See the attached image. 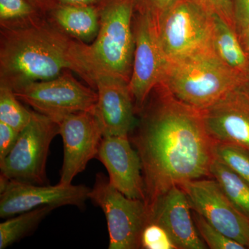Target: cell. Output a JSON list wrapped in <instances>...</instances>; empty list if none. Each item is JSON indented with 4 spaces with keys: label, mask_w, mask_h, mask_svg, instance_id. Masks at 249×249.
<instances>
[{
    "label": "cell",
    "mask_w": 249,
    "mask_h": 249,
    "mask_svg": "<svg viewBox=\"0 0 249 249\" xmlns=\"http://www.w3.org/2000/svg\"><path fill=\"white\" fill-rule=\"evenodd\" d=\"M155 89V96H149L141 109L140 121L129 138L142 160L147 209L172 187L211 176L214 158L213 141L201 111L160 85Z\"/></svg>",
    "instance_id": "obj_1"
},
{
    "label": "cell",
    "mask_w": 249,
    "mask_h": 249,
    "mask_svg": "<svg viewBox=\"0 0 249 249\" xmlns=\"http://www.w3.org/2000/svg\"><path fill=\"white\" fill-rule=\"evenodd\" d=\"M87 47L48 17L19 27L1 28L0 83L16 89L71 71L96 90Z\"/></svg>",
    "instance_id": "obj_2"
},
{
    "label": "cell",
    "mask_w": 249,
    "mask_h": 249,
    "mask_svg": "<svg viewBox=\"0 0 249 249\" xmlns=\"http://www.w3.org/2000/svg\"><path fill=\"white\" fill-rule=\"evenodd\" d=\"M245 78L220 60L214 50L167 60L160 86L178 101L202 111L242 84Z\"/></svg>",
    "instance_id": "obj_3"
},
{
    "label": "cell",
    "mask_w": 249,
    "mask_h": 249,
    "mask_svg": "<svg viewBox=\"0 0 249 249\" xmlns=\"http://www.w3.org/2000/svg\"><path fill=\"white\" fill-rule=\"evenodd\" d=\"M97 8L99 31L91 45L87 47L95 76L104 73L129 82L135 48L132 27L134 0H102Z\"/></svg>",
    "instance_id": "obj_4"
},
{
    "label": "cell",
    "mask_w": 249,
    "mask_h": 249,
    "mask_svg": "<svg viewBox=\"0 0 249 249\" xmlns=\"http://www.w3.org/2000/svg\"><path fill=\"white\" fill-rule=\"evenodd\" d=\"M156 24L168 61L213 50V14L196 0H175Z\"/></svg>",
    "instance_id": "obj_5"
},
{
    "label": "cell",
    "mask_w": 249,
    "mask_h": 249,
    "mask_svg": "<svg viewBox=\"0 0 249 249\" xmlns=\"http://www.w3.org/2000/svg\"><path fill=\"white\" fill-rule=\"evenodd\" d=\"M59 134L58 124L34 109L29 124L19 132L9 155L0 161L1 179L46 185L47 157L52 141Z\"/></svg>",
    "instance_id": "obj_6"
},
{
    "label": "cell",
    "mask_w": 249,
    "mask_h": 249,
    "mask_svg": "<svg viewBox=\"0 0 249 249\" xmlns=\"http://www.w3.org/2000/svg\"><path fill=\"white\" fill-rule=\"evenodd\" d=\"M89 199L101 208L106 215L109 249H141L142 232L149 222L145 201L124 196L101 173L96 175Z\"/></svg>",
    "instance_id": "obj_7"
},
{
    "label": "cell",
    "mask_w": 249,
    "mask_h": 249,
    "mask_svg": "<svg viewBox=\"0 0 249 249\" xmlns=\"http://www.w3.org/2000/svg\"><path fill=\"white\" fill-rule=\"evenodd\" d=\"M66 71L60 76L43 81L34 82L14 89L18 99L58 123L69 114L93 111L97 91L82 84Z\"/></svg>",
    "instance_id": "obj_8"
},
{
    "label": "cell",
    "mask_w": 249,
    "mask_h": 249,
    "mask_svg": "<svg viewBox=\"0 0 249 249\" xmlns=\"http://www.w3.org/2000/svg\"><path fill=\"white\" fill-rule=\"evenodd\" d=\"M192 210L229 238L249 249V219L238 211L214 178H201L178 185Z\"/></svg>",
    "instance_id": "obj_9"
},
{
    "label": "cell",
    "mask_w": 249,
    "mask_h": 249,
    "mask_svg": "<svg viewBox=\"0 0 249 249\" xmlns=\"http://www.w3.org/2000/svg\"><path fill=\"white\" fill-rule=\"evenodd\" d=\"M134 35L135 48L129 87L135 107L141 110L152 91L160 85L167 60L152 16L137 13Z\"/></svg>",
    "instance_id": "obj_10"
},
{
    "label": "cell",
    "mask_w": 249,
    "mask_h": 249,
    "mask_svg": "<svg viewBox=\"0 0 249 249\" xmlns=\"http://www.w3.org/2000/svg\"><path fill=\"white\" fill-rule=\"evenodd\" d=\"M58 124L64 150L58 184L67 186L96 158L103 134L94 110L69 114Z\"/></svg>",
    "instance_id": "obj_11"
},
{
    "label": "cell",
    "mask_w": 249,
    "mask_h": 249,
    "mask_svg": "<svg viewBox=\"0 0 249 249\" xmlns=\"http://www.w3.org/2000/svg\"><path fill=\"white\" fill-rule=\"evenodd\" d=\"M90 190L83 185L47 186L10 180L0 191V217L6 219L45 206L81 208L89 199Z\"/></svg>",
    "instance_id": "obj_12"
},
{
    "label": "cell",
    "mask_w": 249,
    "mask_h": 249,
    "mask_svg": "<svg viewBox=\"0 0 249 249\" xmlns=\"http://www.w3.org/2000/svg\"><path fill=\"white\" fill-rule=\"evenodd\" d=\"M95 85L98 99L94 114L103 137L129 136L136 125L135 106L129 82L119 77L97 73Z\"/></svg>",
    "instance_id": "obj_13"
},
{
    "label": "cell",
    "mask_w": 249,
    "mask_h": 249,
    "mask_svg": "<svg viewBox=\"0 0 249 249\" xmlns=\"http://www.w3.org/2000/svg\"><path fill=\"white\" fill-rule=\"evenodd\" d=\"M96 158L106 167L111 186L127 197L145 201L142 160L129 136L103 137Z\"/></svg>",
    "instance_id": "obj_14"
},
{
    "label": "cell",
    "mask_w": 249,
    "mask_h": 249,
    "mask_svg": "<svg viewBox=\"0 0 249 249\" xmlns=\"http://www.w3.org/2000/svg\"><path fill=\"white\" fill-rule=\"evenodd\" d=\"M200 111L213 142L235 144L249 151V98L239 87Z\"/></svg>",
    "instance_id": "obj_15"
},
{
    "label": "cell",
    "mask_w": 249,
    "mask_h": 249,
    "mask_svg": "<svg viewBox=\"0 0 249 249\" xmlns=\"http://www.w3.org/2000/svg\"><path fill=\"white\" fill-rule=\"evenodd\" d=\"M148 211L149 222L163 228L178 249L208 248L196 229L189 199L179 186L170 188Z\"/></svg>",
    "instance_id": "obj_16"
},
{
    "label": "cell",
    "mask_w": 249,
    "mask_h": 249,
    "mask_svg": "<svg viewBox=\"0 0 249 249\" xmlns=\"http://www.w3.org/2000/svg\"><path fill=\"white\" fill-rule=\"evenodd\" d=\"M48 18L67 35L84 43L93 42L99 31L97 6L60 4L49 14Z\"/></svg>",
    "instance_id": "obj_17"
},
{
    "label": "cell",
    "mask_w": 249,
    "mask_h": 249,
    "mask_svg": "<svg viewBox=\"0 0 249 249\" xmlns=\"http://www.w3.org/2000/svg\"><path fill=\"white\" fill-rule=\"evenodd\" d=\"M213 47L218 58L231 70L247 78L249 58L241 45L237 31L217 15L213 14Z\"/></svg>",
    "instance_id": "obj_18"
},
{
    "label": "cell",
    "mask_w": 249,
    "mask_h": 249,
    "mask_svg": "<svg viewBox=\"0 0 249 249\" xmlns=\"http://www.w3.org/2000/svg\"><path fill=\"white\" fill-rule=\"evenodd\" d=\"M210 175L217 181L236 209L249 219V183L214 158L210 166Z\"/></svg>",
    "instance_id": "obj_19"
},
{
    "label": "cell",
    "mask_w": 249,
    "mask_h": 249,
    "mask_svg": "<svg viewBox=\"0 0 249 249\" xmlns=\"http://www.w3.org/2000/svg\"><path fill=\"white\" fill-rule=\"evenodd\" d=\"M55 208L45 206L7 218L0 224V249L16 243L36 230Z\"/></svg>",
    "instance_id": "obj_20"
},
{
    "label": "cell",
    "mask_w": 249,
    "mask_h": 249,
    "mask_svg": "<svg viewBox=\"0 0 249 249\" xmlns=\"http://www.w3.org/2000/svg\"><path fill=\"white\" fill-rule=\"evenodd\" d=\"M31 110L22 106L14 89L0 83V121L20 132L30 122Z\"/></svg>",
    "instance_id": "obj_21"
},
{
    "label": "cell",
    "mask_w": 249,
    "mask_h": 249,
    "mask_svg": "<svg viewBox=\"0 0 249 249\" xmlns=\"http://www.w3.org/2000/svg\"><path fill=\"white\" fill-rule=\"evenodd\" d=\"M44 17L31 0H0L1 28L19 27Z\"/></svg>",
    "instance_id": "obj_22"
},
{
    "label": "cell",
    "mask_w": 249,
    "mask_h": 249,
    "mask_svg": "<svg viewBox=\"0 0 249 249\" xmlns=\"http://www.w3.org/2000/svg\"><path fill=\"white\" fill-rule=\"evenodd\" d=\"M213 155L249 183V151L229 142H213Z\"/></svg>",
    "instance_id": "obj_23"
},
{
    "label": "cell",
    "mask_w": 249,
    "mask_h": 249,
    "mask_svg": "<svg viewBox=\"0 0 249 249\" xmlns=\"http://www.w3.org/2000/svg\"><path fill=\"white\" fill-rule=\"evenodd\" d=\"M193 219L199 235L211 249H245V246L229 238L213 227L202 216L193 211Z\"/></svg>",
    "instance_id": "obj_24"
},
{
    "label": "cell",
    "mask_w": 249,
    "mask_h": 249,
    "mask_svg": "<svg viewBox=\"0 0 249 249\" xmlns=\"http://www.w3.org/2000/svg\"><path fill=\"white\" fill-rule=\"evenodd\" d=\"M141 249H178L168 232L159 224L149 222L141 238Z\"/></svg>",
    "instance_id": "obj_25"
},
{
    "label": "cell",
    "mask_w": 249,
    "mask_h": 249,
    "mask_svg": "<svg viewBox=\"0 0 249 249\" xmlns=\"http://www.w3.org/2000/svg\"><path fill=\"white\" fill-rule=\"evenodd\" d=\"M210 11L217 15L236 30L233 0H196Z\"/></svg>",
    "instance_id": "obj_26"
},
{
    "label": "cell",
    "mask_w": 249,
    "mask_h": 249,
    "mask_svg": "<svg viewBox=\"0 0 249 249\" xmlns=\"http://www.w3.org/2000/svg\"><path fill=\"white\" fill-rule=\"evenodd\" d=\"M175 0H134L135 11L138 14H150L155 21L173 4Z\"/></svg>",
    "instance_id": "obj_27"
},
{
    "label": "cell",
    "mask_w": 249,
    "mask_h": 249,
    "mask_svg": "<svg viewBox=\"0 0 249 249\" xmlns=\"http://www.w3.org/2000/svg\"><path fill=\"white\" fill-rule=\"evenodd\" d=\"M19 132L0 121V161L9 155L17 142Z\"/></svg>",
    "instance_id": "obj_28"
},
{
    "label": "cell",
    "mask_w": 249,
    "mask_h": 249,
    "mask_svg": "<svg viewBox=\"0 0 249 249\" xmlns=\"http://www.w3.org/2000/svg\"><path fill=\"white\" fill-rule=\"evenodd\" d=\"M233 5L237 31L249 24V0H233Z\"/></svg>",
    "instance_id": "obj_29"
},
{
    "label": "cell",
    "mask_w": 249,
    "mask_h": 249,
    "mask_svg": "<svg viewBox=\"0 0 249 249\" xmlns=\"http://www.w3.org/2000/svg\"><path fill=\"white\" fill-rule=\"evenodd\" d=\"M31 1L46 17H48L49 14L60 4L57 0H31Z\"/></svg>",
    "instance_id": "obj_30"
},
{
    "label": "cell",
    "mask_w": 249,
    "mask_h": 249,
    "mask_svg": "<svg viewBox=\"0 0 249 249\" xmlns=\"http://www.w3.org/2000/svg\"><path fill=\"white\" fill-rule=\"evenodd\" d=\"M237 34L244 51L249 58V24L237 29Z\"/></svg>",
    "instance_id": "obj_31"
},
{
    "label": "cell",
    "mask_w": 249,
    "mask_h": 249,
    "mask_svg": "<svg viewBox=\"0 0 249 249\" xmlns=\"http://www.w3.org/2000/svg\"><path fill=\"white\" fill-rule=\"evenodd\" d=\"M60 4L76 6H96L102 0H57Z\"/></svg>",
    "instance_id": "obj_32"
},
{
    "label": "cell",
    "mask_w": 249,
    "mask_h": 249,
    "mask_svg": "<svg viewBox=\"0 0 249 249\" xmlns=\"http://www.w3.org/2000/svg\"><path fill=\"white\" fill-rule=\"evenodd\" d=\"M240 89L245 93L246 96L249 98V76H247L239 86Z\"/></svg>",
    "instance_id": "obj_33"
}]
</instances>
